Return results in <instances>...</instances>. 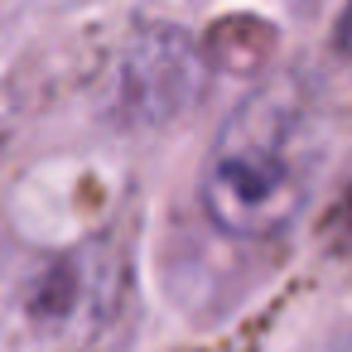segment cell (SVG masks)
<instances>
[{
	"label": "cell",
	"instance_id": "obj_4",
	"mask_svg": "<svg viewBox=\"0 0 352 352\" xmlns=\"http://www.w3.org/2000/svg\"><path fill=\"white\" fill-rule=\"evenodd\" d=\"M328 352H352V333H347V338H338V342H333Z\"/></svg>",
	"mask_w": 352,
	"mask_h": 352
},
{
	"label": "cell",
	"instance_id": "obj_3",
	"mask_svg": "<svg viewBox=\"0 0 352 352\" xmlns=\"http://www.w3.org/2000/svg\"><path fill=\"white\" fill-rule=\"evenodd\" d=\"M333 49H338V58H347L352 63V6L338 15V25H333Z\"/></svg>",
	"mask_w": 352,
	"mask_h": 352
},
{
	"label": "cell",
	"instance_id": "obj_1",
	"mask_svg": "<svg viewBox=\"0 0 352 352\" xmlns=\"http://www.w3.org/2000/svg\"><path fill=\"white\" fill-rule=\"evenodd\" d=\"M318 169L314 121L289 87H256L208 145L198 208L232 241L280 236L309 203Z\"/></svg>",
	"mask_w": 352,
	"mask_h": 352
},
{
	"label": "cell",
	"instance_id": "obj_2",
	"mask_svg": "<svg viewBox=\"0 0 352 352\" xmlns=\"http://www.w3.org/2000/svg\"><path fill=\"white\" fill-rule=\"evenodd\" d=\"M323 236H328L333 251L352 256V169H347V179H342V188H338V198H333V208H328Z\"/></svg>",
	"mask_w": 352,
	"mask_h": 352
}]
</instances>
